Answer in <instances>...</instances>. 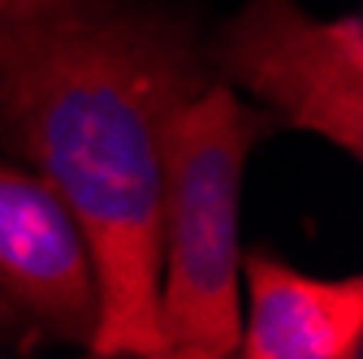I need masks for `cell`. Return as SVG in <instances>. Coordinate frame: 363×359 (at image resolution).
<instances>
[{"instance_id": "cell-1", "label": "cell", "mask_w": 363, "mask_h": 359, "mask_svg": "<svg viewBox=\"0 0 363 359\" xmlns=\"http://www.w3.org/2000/svg\"><path fill=\"white\" fill-rule=\"evenodd\" d=\"M195 35L139 0L0 9V143L48 182L91 247V355L164 359L160 191L177 113L212 82Z\"/></svg>"}, {"instance_id": "cell-2", "label": "cell", "mask_w": 363, "mask_h": 359, "mask_svg": "<svg viewBox=\"0 0 363 359\" xmlns=\"http://www.w3.org/2000/svg\"><path fill=\"white\" fill-rule=\"evenodd\" d=\"M268 126V113L242 104L216 78L173 121L160 191L164 359H225L238 350L242 173Z\"/></svg>"}, {"instance_id": "cell-3", "label": "cell", "mask_w": 363, "mask_h": 359, "mask_svg": "<svg viewBox=\"0 0 363 359\" xmlns=\"http://www.w3.org/2000/svg\"><path fill=\"white\" fill-rule=\"evenodd\" d=\"M212 74L251 92L268 117L363 156V18L320 22L294 0H242L212 43Z\"/></svg>"}, {"instance_id": "cell-4", "label": "cell", "mask_w": 363, "mask_h": 359, "mask_svg": "<svg viewBox=\"0 0 363 359\" xmlns=\"http://www.w3.org/2000/svg\"><path fill=\"white\" fill-rule=\"evenodd\" d=\"M30 325L91 346L100 286L65 199L30 169L0 165V329Z\"/></svg>"}, {"instance_id": "cell-5", "label": "cell", "mask_w": 363, "mask_h": 359, "mask_svg": "<svg viewBox=\"0 0 363 359\" xmlns=\"http://www.w3.org/2000/svg\"><path fill=\"white\" fill-rule=\"evenodd\" d=\"M247 325L238 333L242 359H359L363 355V282L307 277L277 255L242 260Z\"/></svg>"}, {"instance_id": "cell-6", "label": "cell", "mask_w": 363, "mask_h": 359, "mask_svg": "<svg viewBox=\"0 0 363 359\" xmlns=\"http://www.w3.org/2000/svg\"><path fill=\"white\" fill-rule=\"evenodd\" d=\"M5 5H9V0H0V9H5Z\"/></svg>"}]
</instances>
